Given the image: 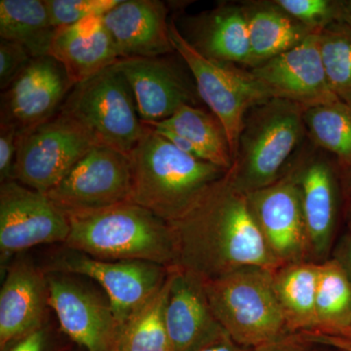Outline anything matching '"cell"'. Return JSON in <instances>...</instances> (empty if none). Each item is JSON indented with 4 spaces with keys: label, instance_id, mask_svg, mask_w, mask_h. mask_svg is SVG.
Here are the masks:
<instances>
[{
    "label": "cell",
    "instance_id": "6da1fadb",
    "mask_svg": "<svg viewBox=\"0 0 351 351\" xmlns=\"http://www.w3.org/2000/svg\"><path fill=\"white\" fill-rule=\"evenodd\" d=\"M169 223L177 244L176 267L203 280L245 267H280L265 244L246 193L237 188L228 171Z\"/></svg>",
    "mask_w": 351,
    "mask_h": 351
},
{
    "label": "cell",
    "instance_id": "7a4b0ae2",
    "mask_svg": "<svg viewBox=\"0 0 351 351\" xmlns=\"http://www.w3.org/2000/svg\"><path fill=\"white\" fill-rule=\"evenodd\" d=\"M66 248L107 261L177 265L174 230L149 210L127 201L94 211L68 213Z\"/></svg>",
    "mask_w": 351,
    "mask_h": 351
},
{
    "label": "cell",
    "instance_id": "3957f363",
    "mask_svg": "<svg viewBox=\"0 0 351 351\" xmlns=\"http://www.w3.org/2000/svg\"><path fill=\"white\" fill-rule=\"evenodd\" d=\"M130 202L172 223L228 171L182 152L149 127L128 156Z\"/></svg>",
    "mask_w": 351,
    "mask_h": 351
},
{
    "label": "cell",
    "instance_id": "277c9868",
    "mask_svg": "<svg viewBox=\"0 0 351 351\" xmlns=\"http://www.w3.org/2000/svg\"><path fill=\"white\" fill-rule=\"evenodd\" d=\"M304 108L272 98L245 119L237 154L228 170L237 188L253 193L276 182L306 134Z\"/></svg>",
    "mask_w": 351,
    "mask_h": 351
},
{
    "label": "cell",
    "instance_id": "5b68a950",
    "mask_svg": "<svg viewBox=\"0 0 351 351\" xmlns=\"http://www.w3.org/2000/svg\"><path fill=\"white\" fill-rule=\"evenodd\" d=\"M212 311L239 345L255 348L290 334L274 287V270L245 267L204 280Z\"/></svg>",
    "mask_w": 351,
    "mask_h": 351
},
{
    "label": "cell",
    "instance_id": "8992f818",
    "mask_svg": "<svg viewBox=\"0 0 351 351\" xmlns=\"http://www.w3.org/2000/svg\"><path fill=\"white\" fill-rule=\"evenodd\" d=\"M59 112L82 127L95 145L127 156L145 130L131 88L115 64L75 85Z\"/></svg>",
    "mask_w": 351,
    "mask_h": 351
},
{
    "label": "cell",
    "instance_id": "52a82bcc",
    "mask_svg": "<svg viewBox=\"0 0 351 351\" xmlns=\"http://www.w3.org/2000/svg\"><path fill=\"white\" fill-rule=\"evenodd\" d=\"M169 29L175 51L195 78L198 95L225 127L234 160L247 114L272 98L251 71L201 54L182 36L174 21H171Z\"/></svg>",
    "mask_w": 351,
    "mask_h": 351
},
{
    "label": "cell",
    "instance_id": "ba28073f",
    "mask_svg": "<svg viewBox=\"0 0 351 351\" xmlns=\"http://www.w3.org/2000/svg\"><path fill=\"white\" fill-rule=\"evenodd\" d=\"M40 265L47 274H73L98 284L110 300L121 330L160 290L170 269L142 261L100 260L63 245Z\"/></svg>",
    "mask_w": 351,
    "mask_h": 351
},
{
    "label": "cell",
    "instance_id": "9c48e42d",
    "mask_svg": "<svg viewBox=\"0 0 351 351\" xmlns=\"http://www.w3.org/2000/svg\"><path fill=\"white\" fill-rule=\"evenodd\" d=\"M95 145L82 127L59 112L18 135L13 180L47 193Z\"/></svg>",
    "mask_w": 351,
    "mask_h": 351
},
{
    "label": "cell",
    "instance_id": "30bf717a",
    "mask_svg": "<svg viewBox=\"0 0 351 351\" xmlns=\"http://www.w3.org/2000/svg\"><path fill=\"white\" fill-rule=\"evenodd\" d=\"M49 306L66 338L83 351H117L121 327L107 295L83 276L51 272Z\"/></svg>",
    "mask_w": 351,
    "mask_h": 351
},
{
    "label": "cell",
    "instance_id": "8fae6325",
    "mask_svg": "<svg viewBox=\"0 0 351 351\" xmlns=\"http://www.w3.org/2000/svg\"><path fill=\"white\" fill-rule=\"evenodd\" d=\"M69 221L63 210L40 193L15 180L0 182V263L40 245H63Z\"/></svg>",
    "mask_w": 351,
    "mask_h": 351
},
{
    "label": "cell",
    "instance_id": "7c38bea8",
    "mask_svg": "<svg viewBox=\"0 0 351 351\" xmlns=\"http://www.w3.org/2000/svg\"><path fill=\"white\" fill-rule=\"evenodd\" d=\"M128 156L95 145L46 195L64 213L94 211L130 201Z\"/></svg>",
    "mask_w": 351,
    "mask_h": 351
},
{
    "label": "cell",
    "instance_id": "4fadbf2b",
    "mask_svg": "<svg viewBox=\"0 0 351 351\" xmlns=\"http://www.w3.org/2000/svg\"><path fill=\"white\" fill-rule=\"evenodd\" d=\"M247 197L265 244L280 267L311 261L295 168Z\"/></svg>",
    "mask_w": 351,
    "mask_h": 351
},
{
    "label": "cell",
    "instance_id": "5bb4252c",
    "mask_svg": "<svg viewBox=\"0 0 351 351\" xmlns=\"http://www.w3.org/2000/svg\"><path fill=\"white\" fill-rule=\"evenodd\" d=\"M73 85L54 58H32L1 93V119L18 133L32 130L59 112Z\"/></svg>",
    "mask_w": 351,
    "mask_h": 351
},
{
    "label": "cell",
    "instance_id": "9a60e30c",
    "mask_svg": "<svg viewBox=\"0 0 351 351\" xmlns=\"http://www.w3.org/2000/svg\"><path fill=\"white\" fill-rule=\"evenodd\" d=\"M0 289V351L41 326L52 311L48 274L24 254L5 267Z\"/></svg>",
    "mask_w": 351,
    "mask_h": 351
},
{
    "label": "cell",
    "instance_id": "2e32d148",
    "mask_svg": "<svg viewBox=\"0 0 351 351\" xmlns=\"http://www.w3.org/2000/svg\"><path fill=\"white\" fill-rule=\"evenodd\" d=\"M250 71L271 98L291 101L304 110L339 101L327 80L318 34Z\"/></svg>",
    "mask_w": 351,
    "mask_h": 351
},
{
    "label": "cell",
    "instance_id": "e0dca14e",
    "mask_svg": "<svg viewBox=\"0 0 351 351\" xmlns=\"http://www.w3.org/2000/svg\"><path fill=\"white\" fill-rule=\"evenodd\" d=\"M115 66L131 88L143 122L162 121L182 106H195L193 86L169 58L122 59Z\"/></svg>",
    "mask_w": 351,
    "mask_h": 351
},
{
    "label": "cell",
    "instance_id": "ac0fdd59",
    "mask_svg": "<svg viewBox=\"0 0 351 351\" xmlns=\"http://www.w3.org/2000/svg\"><path fill=\"white\" fill-rule=\"evenodd\" d=\"M119 59L162 57L174 52L168 9L159 0H121L104 16Z\"/></svg>",
    "mask_w": 351,
    "mask_h": 351
},
{
    "label": "cell",
    "instance_id": "d6986e66",
    "mask_svg": "<svg viewBox=\"0 0 351 351\" xmlns=\"http://www.w3.org/2000/svg\"><path fill=\"white\" fill-rule=\"evenodd\" d=\"M165 323L172 351H191L223 328L212 311L201 277L179 267L169 269Z\"/></svg>",
    "mask_w": 351,
    "mask_h": 351
},
{
    "label": "cell",
    "instance_id": "ffe728a7",
    "mask_svg": "<svg viewBox=\"0 0 351 351\" xmlns=\"http://www.w3.org/2000/svg\"><path fill=\"white\" fill-rule=\"evenodd\" d=\"M49 56L63 66L71 84H80L119 61L104 16H91L59 27Z\"/></svg>",
    "mask_w": 351,
    "mask_h": 351
},
{
    "label": "cell",
    "instance_id": "44dd1931",
    "mask_svg": "<svg viewBox=\"0 0 351 351\" xmlns=\"http://www.w3.org/2000/svg\"><path fill=\"white\" fill-rule=\"evenodd\" d=\"M301 189L302 213L306 223L311 260H328L338 217L339 191L331 164L313 158L295 167Z\"/></svg>",
    "mask_w": 351,
    "mask_h": 351
},
{
    "label": "cell",
    "instance_id": "7402d4cb",
    "mask_svg": "<svg viewBox=\"0 0 351 351\" xmlns=\"http://www.w3.org/2000/svg\"><path fill=\"white\" fill-rule=\"evenodd\" d=\"M184 36L210 59L249 68L250 39L241 4H219L213 10L191 18L188 36Z\"/></svg>",
    "mask_w": 351,
    "mask_h": 351
},
{
    "label": "cell",
    "instance_id": "603a6c76",
    "mask_svg": "<svg viewBox=\"0 0 351 351\" xmlns=\"http://www.w3.org/2000/svg\"><path fill=\"white\" fill-rule=\"evenodd\" d=\"M241 5L250 39V69L293 49L315 34L289 15L276 0L247 1Z\"/></svg>",
    "mask_w": 351,
    "mask_h": 351
},
{
    "label": "cell",
    "instance_id": "cb8c5ba5",
    "mask_svg": "<svg viewBox=\"0 0 351 351\" xmlns=\"http://www.w3.org/2000/svg\"><path fill=\"white\" fill-rule=\"evenodd\" d=\"M319 263H288L274 270V287L290 334L316 330V295Z\"/></svg>",
    "mask_w": 351,
    "mask_h": 351
},
{
    "label": "cell",
    "instance_id": "d4e9b609",
    "mask_svg": "<svg viewBox=\"0 0 351 351\" xmlns=\"http://www.w3.org/2000/svg\"><path fill=\"white\" fill-rule=\"evenodd\" d=\"M143 123L179 134L195 145L203 160L226 171L232 168L233 157L225 127L213 113L193 105H184L167 119Z\"/></svg>",
    "mask_w": 351,
    "mask_h": 351
},
{
    "label": "cell",
    "instance_id": "484cf974",
    "mask_svg": "<svg viewBox=\"0 0 351 351\" xmlns=\"http://www.w3.org/2000/svg\"><path fill=\"white\" fill-rule=\"evenodd\" d=\"M56 31L45 0L0 1V38L24 46L32 58L49 55Z\"/></svg>",
    "mask_w": 351,
    "mask_h": 351
},
{
    "label": "cell",
    "instance_id": "4316f807",
    "mask_svg": "<svg viewBox=\"0 0 351 351\" xmlns=\"http://www.w3.org/2000/svg\"><path fill=\"white\" fill-rule=\"evenodd\" d=\"M351 326V281L334 258L319 263L316 330L309 334L341 337Z\"/></svg>",
    "mask_w": 351,
    "mask_h": 351
},
{
    "label": "cell",
    "instance_id": "83f0119b",
    "mask_svg": "<svg viewBox=\"0 0 351 351\" xmlns=\"http://www.w3.org/2000/svg\"><path fill=\"white\" fill-rule=\"evenodd\" d=\"M304 121L314 144L334 154L343 172L351 170V106L338 101L307 108Z\"/></svg>",
    "mask_w": 351,
    "mask_h": 351
},
{
    "label": "cell",
    "instance_id": "f1b7e54d",
    "mask_svg": "<svg viewBox=\"0 0 351 351\" xmlns=\"http://www.w3.org/2000/svg\"><path fill=\"white\" fill-rule=\"evenodd\" d=\"M169 284L168 274L160 290L127 322L117 351H172L165 323Z\"/></svg>",
    "mask_w": 351,
    "mask_h": 351
},
{
    "label": "cell",
    "instance_id": "f546056e",
    "mask_svg": "<svg viewBox=\"0 0 351 351\" xmlns=\"http://www.w3.org/2000/svg\"><path fill=\"white\" fill-rule=\"evenodd\" d=\"M323 66L337 98L351 106V27L337 22L318 34Z\"/></svg>",
    "mask_w": 351,
    "mask_h": 351
},
{
    "label": "cell",
    "instance_id": "4dcf8cb0",
    "mask_svg": "<svg viewBox=\"0 0 351 351\" xmlns=\"http://www.w3.org/2000/svg\"><path fill=\"white\" fill-rule=\"evenodd\" d=\"M277 4L315 34L337 22H343L339 0H276Z\"/></svg>",
    "mask_w": 351,
    "mask_h": 351
},
{
    "label": "cell",
    "instance_id": "1f68e13d",
    "mask_svg": "<svg viewBox=\"0 0 351 351\" xmlns=\"http://www.w3.org/2000/svg\"><path fill=\"white\" fill-rule=\"evenodd\" d=\"M120 2L121 0H45L51 22L56 29L91 16H105Z\"/></svg>",
    "mask_w": 351,
    "mask_h": 351
},
{
    "label": "cell",
    "instance_id": "d6a6232c",
    "mask_svg": "<svg viewBox=\"0 0 351 351\" xmlns=\"http://www.w3.org/2000/svg\"><path fill=\"white\" fill-rule=\"evenodd\" d=\"M51 313L41 326L12 343L4 351H73V345Z\"/></svg>",
    "mask_w": 351,
    "mask_h": 351
},
{
    "label": "cell",
    "instance_id": "836d02e7",
    "mask_svg": "<svg viewBox=\"0 0 351 351\" xmlns=\"http://www.w3.org/2000/svg\"><path fill=\"white\" fill-rule=\"evenodd\" d=\"M24 46L12 41H0V89L4 91L32 61Z\"/></svg>",
    "mask_w": 351,
    "mask_h": 351
},
{
    "label": "cell",
    "instance_id": "e575fe53",
    "mask_svg": "<svg viewBox=\"0 0 351 351\" xmlns=\"http://www.w3.org/2000/svg\"><path fill=\"white\" fill-rule=\"evenodd\" d=\"M18 135L19 133L15 126L0 122V182L13 180Z\"/></svg>",
    "mask_w": 351,
    "mask_h": 351
},
{
    "label": "cell",
    "instance_id": "d590c367",
    "mask_svg": "<svg viewBox=\"0 0 351 351\" xmlns=\"http://www.w3.org/2000/svg\"><path fill=\"white\" fill-rule=\"evenodd\" d=\"M313 346L302 334H287L254 348V351H311Z\"/></svg>",
    "mask_w": 351,
    "mask_h": 351
},
{
    "label": "cell",
    "instance_id": "8d00e7d4",
    "mask_svg": "<svg viewBox=\"0 0 351 351\" xmlns=\"http://www.w3.org/2000/svg\"><path fill=\"white\" fill-rule=\"evenodd\" d=\"M191 351H254V348L239 345L223 330Z\"/></svg>",
    "mask_w": 351,
    "mask_h": 351
},
{
    "label": "cell",
    "instance_id": "74e56055",
    "mask_svg": "<svg viewBox=\"0 0 351 351\" xmlns=\"http://www.w3.org/2000/svg\"><path fill=\"white\" fill-rule=\"evenodd\" d=\"M332 258L338 261L351 281V232L346 233L337 245Z\"/></svg>",
    "mask_w": 351,
    "mask_h": 351
},
{
    "label": "cell",
    "instance_id": "f35d334b",
    "mask_svg": "<svg viewBox=\"0 0 351 351\" xmlns=\"http://www.w3.org/2000/svg\"><path fill=\"white\" fill-rule=\"evenodd\" d=\"M304 338L314 345L334 346V348H343L351 351L350 343H346L343 339L337 337L326 336L321 334H304Z\"/></svg>",
    "mask_w": 351,
    "mask_h": 351
},
{
    "label": "cell",
    "instance_id": "ab89813d",
    "mask_svg": "<svg viewBox=\"0 0 351 351\" xmlns=\"http://www.w3.org/2000/svg\"><path fill=\"white\" fill-rule=\"evenodd\" d=\"M341 21L351 27V0H343Z\"/></svg>",
    "mask_w": 351,
    "mask_h": 351
},
{
    "label": "cell",
    "instance_id": "60d3db41",
    "mask_svg": "<svg viewBox=\"0 0 351 351\" xmlns=\"http://www.w3.org/2000/svg\"><path fill=\"white\" fill-rule=\"evenodd\" d=\"M313 345L311 351H348L343 350V348H334V346L314 345V343Z\"/></svg>",
    "mask_w": 351,
    "mask_h": 351
},
{
    "label": "cell",
    "instance_id": "b9f144b4",
    "mask_svg": "<svg viewBox=\"0 0 351 351\" xmlns=\"http://www.w3.org/2000/svg\"><path fill=\"white\" fill-rule=\"evenodd\" d=\"M337 338L343 339V341H346V343H350L351 345V326L343 332V335H341V337H337Z\"/></svg>",
    "mask_w": 351,
    "mask_h": 351
},
{
    "label": "cell",
    "instance_id": "7bdbcfd3",
    "mask_svg": "<svg viewBox=\"0 0 351 351\" xmlns=\"http://www.w3.org/2000/svg\"><path fill=\"white\" fill-rule=\"evenodd\" d=\"M343 175H345L346 186L351 191V170L345 171Z\"/></svg>",
    "mask_w": 351,
    "mask_h": 351
},
{
    "label": "cell",
    "instance_id": "ee69618b",
    "mask_svg": "<svg viewBox=\"0 0 351 351\" xmlns=\"http://www.w3.org/2000/svg\"><path fill=\"white\" fill-rule=\"evenodd\" d=\"M348 225H350V232H351V210H350V221H348Z\"/></svg>",
    "mask_w": 351,
    "mask_h": 351
},
{
    "label": "cell",
    "instance_id": "f6af8a7d",
    "mask_svg": "<svg viewBox=\"0 0 351 351\" xmlns=\"http://www.w3.org/2000/svg\"><path fill=\"white\" fill-rule=\"evenodd\" d=\"M73 351H75V350H73ZM80 351H83L82 350H80Z\"/></svg>",
    "mask_w": 351,
    "mask_h": 351
}]
</instances>
